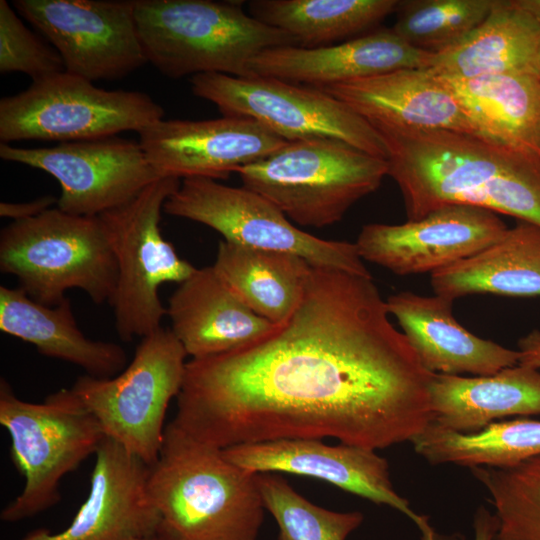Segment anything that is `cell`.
Listing matches in <instances>:
<instances>
[{"label":"cell","mask_w":540,"mask_h":540,"mask_svg":"<svg viewBox=\"0 0 540 540\" xmlns=\"http://www.w3.org/2000/svg\"><path fill=\"white\" fill-rule=\"evenodd\" d=\"M431 375L371 276L311 265L298 307L273 333L187 361L172 421L220 449L326 437L384 449L430 423Z\"/></svg>","instance_id":"1"},{"label":"cell","mask_w":540,"mask_h":540,"mask_svg":"<svg viewBox=\"0 0 540 540\" xmlns=\"http://www.w3.org/2000/svg\"><path fill=\"white\" fill-rule=\"evenodd\" d=\"M373 126L409 221L462 204L540 226L539 156L467 133Z\"/></svg>","instance_id":"2"},{"label":"cell","mask_w":540,"mask_h":540,"mask_svg":"<svg viewBox=\"0 0 540 540\" xmlns=\"http://www.w3.org/2000/svg\"><path fill=\"white\" fill-rule=\"evenodd\" d=\"M147 492L160 516L159 540H257L266 510L258 474L173 421L149 467Z\"/></svg>","instance_id":"3"},{"label":"cell","mask_w":540,"mask_h":540,"mask_svg":"<svg viewBox=\"0 0 540 540\" xmlns=\"http://www.w3.org/2000/svg\"><path fill=\"white\" fill-rule=\"evenodd\" d=\"M133 5L147 63L173 79L208 73L248 76L247 65L260 52L298 46L237 1L133 0Z\"/></svg>","instance_id":"4"},{"label":"cell","mask_w":540,"mask_h":540,"mask_svg":"<svg viewBox=\"0 0 540 540\" xmlns=\"http://www.w3.org/2000/svg\"><path fill=\"white\" fill-rule=\"evenodd\" d=\"M0 270L47 306L59 304L73 288L95 304H110L117 283L115 256L99 216L72 215L57 207L1 230Z\"/></svg>","instance_id":"5"},{"label":"cell","mask_w":540,"mask_h":540,"mask_svg":"<svg viewBox=\"0 0 540 540\" xmlns=\"http://www.w3.org/2000/svg\"><path fill=\"white\" fill-rule=\"evenodd\" d=\"M236 173L291 222L322 228L375 192L388 176V163L340 140L309 139L286 142Z\"/></svg>","instance_id":"6"},{"label":"cell","mask_w":540,"mask_h":540,"mask_svg":"<svg viewBox=\"0 0 540 540\" xmlns=\"http://www.w3.org/2000/svg\"><path fill=\"white\" fill-rule=\"evenodd\" d=\"M0 424L10 436L13 464L25 479L21 493L1 511L4 522L33 517L57 504L62 478L95 455L106 437L71 388L32 403L18 398L3 378Z\"/></svg>","instance_id":"7"},{"label":"cell","mask_w":540,"mask_h":540,"mask_svg":"<svg viewBox=\"0 0 540 540\" xmlns=\"http://www.w3.org/2000/svg\"><path fill=\"white\" fill-rule=\"evenodd\" d=\"M161 177L126 204L101 215L117 265V283L110 305L115 329L124 342L161 328L167 315L159 297L165 283H182L196 268L179 257L160 230L161 213L180 185Z\"/></svg>","instance_id":"8"},{"label":"cell","mask_w":540,"mask_h":540,"mask_svg":"<svg viewBox=\"0 0 540 540\" xmlns=\"http://www.w3.org/2000/svg\"><path fill=\"white\" fill-rule=\"evenodd\" d=\"M187 353L170 328L141 338L132 361L114 377L84 374L71 387L105 436L148 466L158 459L166 412L178 396Z\"/></svg>","instance_id":"9"},{"label":"cell","mask_w":540,"mask_h":540,"mask_svg":"<svg viewBox=\"0 0 540 540\" xmlns=\"http://www.w3.org/2000/svg\"><path fill=\"white\" fill-rule=\"evenodd\" d=\"M164 114L144 92L102 89L64 71L0 100V140L65 143L138 133Z\"/></svg>","instance_id":"10"},{"label":"cell","mask_w":540,"mask_h":540,"mask_svg":"<svg viewBox=\"0 0 540 540\" xmlns=\"http://www.w3.org/2000/svg\"><path fill=\"white\" fill-rule=\"evenodd\" d=\"M190 83L192 93L213 103L223 116L252 119L287 142L335 139L387 159L379 131L319 88L271 77L220 73L198 74Z\"/></svg>","instance_id":"11"},{"label":"cell","mask_w":540,"mask_h":540,"mask_svg":"<svg viewBox=\"0 0 540 540\" xmlns=\"http://www.w3.org/2000/svg\"><path fill=\"white\" fill-rule=\"evenodd\" d=\"M163 211L206 225L230 243L288 252L312 266L371 276L355 243L325 240L299 229L275 204L244 186L205 177L184 178Z\"/></svg>","instance_id":"12"},{"label":"cell","mask_w":540,"mask_h":540,"mask_svg":"<svg viewBox=\"0 0 540 540\" xmlns=\"http://www.w3.org/2000/svg\"><path fill=\"white\" fill-rule=\"evenodd\" d=\"M0 157L54 177L60 185L57 208L77 216L120 207L161 178L138 140L117 136L39 148L0 143Z\"/></svg>","instance_id":"13"},{"label":"cell","mask_w":540,"mask_h":540,"mask_svg":"<svg viewBox=\"0 0 540 540\" xmlns=\"http://www.w3.org/2000/svg\"><path fill=\"white\" fill-rule=\"evenodd\" d=\"M12 5L51 43L70 74L92 82L113 80L147 63L133 0H15Z\"/></svg>","instance_id":"14"},{"label":"cell","mask_w":540,"mask_h":540,"mask_svg":"<svg viewBox=\"0 0 540 540\" xmlns=\"http://www.w3.org/2000/svg\"><path fill=\"white\" fill-rule=\"evenodd\" d=\"M507 229L490 210L454 204L403 224H367L355 245L363 261L394 274H432L481 252Z\"/></svg>","instance_id":"15"},{"label":"cell","mask_w":540,"mask_h":540,"mask_svg":"<svg viewBox=\"0 0 540 540\" xmlns=\"http://www.w3.org/2000/svg\"><path fill=\"white\" fill-rule=\"evenodd\" d=\"M222 450L231 462L252 473L306 476L396 509L418 527L421 540H438L428 518L395 491L388 462L376 450L341 442L329 445L322 439H281Z\"/></svg>","instance_id":"16"},{"label":"cell","mask_w":540,"mask_h":540,"mask_svg":"<svg viewBox=\"0 0 540 540\" xmlns=\"http://www.w3.org/2000/svg\"><path fill=\"white\" fill-rule=\"evenodd\" d=\"M138 141L159 177L226 179L287 141L258 122L237 116L160 120L138 132Z\"/></svg>","instance_id":"17"},{"label":"cell","mask_w":540,"mask_h":540,"mask_svg":"<svg viewBox=\"0 0 540 540\" xmlns=\"http://www.w3.org/2000/svg\"><path fill=\"white\" fill-rule=\"evenodd\" d=\"M86 500L58 533L38 529L23 540H134L157 537L160 516L147 492L149 467L105 437L95 453Z\"/></svg>","instance_id":"18"},{"label":"cell","mask_w":540,"mask_h":540,"mask_svg":"<svg viewBox=\"0 0 540 540\" xmlns=\"http://www.w3.org/2000/svg\"><path fill=\"white\" fill-rule=\"evenodd\" d=\"M431 56L385 28L340 44L266 49L249 61L247 70L248 75L322 88L398 69L428 68Z\"/></svg>","instance_id":"19"},{"label":"cell","mask_w":540,"mask_h":540,"mask_svg":"<svg viewBox=\"0 0 540 540\" xmlns=\"http://www.w3.org/2000/svg\"><path fill=\"white\" fill-rule=\"evenodd\" d=\"M372 125L480 136L447 83L429 68H404L319 88ZM481 137V136H480Z\"/></svg>","instance_id":"20"},{"label":"cell","mask_w":540,"mask_h":540,"mask_svg":"<svg viewBox=\"0 0 540 540\" xmlns=\"http://www.w3.org/2000/svg\"><path fill=\"white\" fill-rule=\"evenodd\" d=\"M452 303L439 295L410 291L392 294L386 300L389 314L396 318L427 371L486 376L518 364V350L468 331L453 316Z\"/></svg>","instance_id":"21"},{"label":"cell","mask_w":540,"mask_h":540,"mask_svg":"<svg viewBox=\"0 0 540 540\" xmlns=\"http://www.w3.org/2000/svg\"><path fill=\"white\" fill-rule=\"evenodd\" d=\"M166 310L170 330L191 359L246 348L279 326L243 304L212 266L196 268L178 284Z\"/></svg>","instance_id":"22"},{"label":"cell","mask_w":540,"mask_h":540,"mask_svg":"<svg viewBox=\"0 0 540 540\" xmlns=\"http://www.w3.org/2000/svg\"><path fill=\"white\" fill-rule=\"evenodd\" d=\"M540 0H494L487 18L456 45L432 53L429 69L446 78L504 73L536 75Z\"/></svg>","instance_id":"23"},{"label":"cell","mask_w":540,"mask_h":540,"mask_svg":"<svg viewBox=\"0 0 540 540\" xmlns=\"http://www.w3.org/2000/svg\"><path fill=\"white\" fill-rule=\"evenodd\" d=\"M431 422L459 432H477L508 416L540 414V371L517 364L492 375L432 373Z\"/></svg>","instance_id":"24"},{"label":"cell","mask_w":540,"mask_h":540,"mask_svg":"<svg viewBox=\"0 0 540 540\" xmlns=\"http://www.w3.org/2000/svg\"><path fill=\"white\" fill-rule=\"evenodd\" d=\"M0 330L36 347L47 357L111 378L127 366V354L114 342L92 340L79 329L68 297L55 306L31 299L22 289L0 287Z\"/></svg>","instance_id":"25"},{"label":"cell","mask_w":540,"mask_h":540,"mask_svg":"<svg viewBox=\"0 0 540 540\" xmlns=\"http://www.w3.org/2000/svg\"><path fill=\"white\" fill-rule=\"evenodd\" d=\"M435 295L540 296V226L518 221L481 252L431 274Z\"/></svg>","instance_id":"26"},{"label":"cell","mask_w":540,"mask_h":540,"mask_svg":"<svg viewBox=\"0 0 540 540\" xmlns=\"http://www.w3.org/2000/svg\"><path fill=\"white\" fill-rule=\"evenodd\" d=\"M441 78L481 137L540 157V79L536 75Z\"/></svg>","instance_id":"27"},{"label":"cell","mask_w":540,"mask_h":540,"mask_svg":"<svg viewBox=\"0 0 540 540\" xmlns=\"http://www.w3.org/2000/svg\"><path fill=\"white\" fill-rule=\"evenodd\" d=\"M213 269L258 316L282 325L304 293L311 264L298 255L220 241Z\"/></svg>","instance_id":"28"},{"label":"cell","mask_w":540,"mask_h":540,"mask_svg":"<svg viewBox=\"0 0 540 540\" xmlns=\"http://www.w3.org/2000/svg\"><path fill=\"white\" fill-rule=\"evenodd\" d=\"M399 0H253L249 14L289 34L297 45L317 48L355 38L394 13Z\"/></svg>","instance_id":"29"},{"label":"cell","mask_w":540,"mask_h":540,"mask_svg":"<svg viewBox=\"0 0 540 540\" xmlns=\"http://www.w3.org/2000/svg\"><path fill=\"white\" fill-rule=\"evenodd\" d=\"M432 465L510 467L540 456V421L527 418L493 422L474 433H459L433 423L411 441Z\"/></svg>","instance_id":"30"},{"label":"cell","mask_w":540,"mask_h":540,"mask_svg":"<svg viewBox=\"0 0 540 540\" xmlns=\"http://www.w3.org/2000/svg\"><path fill=\"white\" fill-rule=\"evenodd\" d=\"M494 508L493 540H540V456L510 467H474Z\"/></svg>","instance_id":"31"},{"label":"cell","mask_w":540,"mask_h":540,"mask_svg":"<svg viewBox=\"0 0 540 540\" xmlns=\"http://www.w3.org/2000/svg\"><path fill=\"white\" fill-rule=\"evenodd\" d=\"M494 0H399L392 30L421 51L438 53L471 34Z\"/></svg>","instance_id":"32"},{"label":"cell","mask_w":540,"mask_h":540,"mask_svg":"<svg viewBox=\"0 0 540 540\" xmlns=\"http://www.w3.org/2000/svg\"><path fill=\"white\" fill-rule=\"evenodd\" d=\"M258 484L264 507L278 525L276 540H346L364 520L359 511L315 505L274 473L258 474Z\"/></svg>","instance_id":"33"},{"label":"cell","mask_w":540,"mask_h":540,"mask_svg":"<svg viewBox=\"0 0 540 540\" xmlns=\"http://www.w3.org/2000/svg\"><path fill=\"white\" fill-rule=\"evenodd\" d=\"M65 71L52 45L33 33L6 0H0V72H21L37 81Z\"/></svg>","instance_id":"34"},{"label":"cell","mask_w":540,"mask_h":540,"mask_svg":"<svg viewBox=\"0 0 540 540\" xmlns=\"http://www.w3.org/2000/svg\"><path fill=\"white\" fill-rule=\"evenodd\" d=\"M55 197L45 195L26 202H1L0 216L13 221L33 218L57 204Z\"/></svg>","instance_id":"35"},{"label":"cell","mask_w":540,"mask_h":540,"mask_svg":"<svg viewBox=\"0 0 540 540\" xmlns=\"http://www.w3.org/2000/svg\"><path fill=\"white\" fill-rule=\"evenodd\" d=\"M519 364L540 370V330L535 329L518 341Z\"/></svg>","instance_id":"36"},{"label":"cell","mask_w":540,"mask_h":540,"mask_svg":"<svg viewBox=\"0 0 540 540\" xmlns=\"http://www.w3.org/2000/svg\"><path fill=\"white\" fill-rule=\"evenodd\" d=\"M474 540H493L496 531V518L483 505L479 506L473 520Z\"/></svg>","instance_id":"37"},{"label":"cell","mask_w":540,"mask_h":540,"mask_svg":"<svg viewBox=\"0 0 540 540\" xmlns=\"http://www.w3.org/2000/svg\"><path fill=\"white\" fill-rule=\"evenodd\" d=\"M536 76L540 79V55H539L538 64H537Z\"/></svg>","instance_id":"38"},{"label":"cell","mask_w":540,"mask_h":540,"mask_svg":"<svg viewBox=\"0 0 540 540\" xmlns=\"http://www.w3.org/2000/svg\"><path fill=\"white\" fill-rule=\"evenodd\" d=\"M134 540H159L158 537H151V538H142V539H134Z\"/></svg>","instance_id":"39"}]
</instances>
